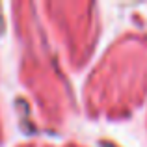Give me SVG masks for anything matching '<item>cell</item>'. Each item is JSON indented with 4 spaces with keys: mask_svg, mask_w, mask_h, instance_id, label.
Here are the masks:
<instances>
[{
    "mask_svg": "<svg viewBox=\"0 0 147 147\" xmlns=\"http://www.w3.org/2000/svg\"><path fill=\"white\" fill-rule=\"evenodd\" d=\"M100 147H115V145H112V144H108V142H102V144H100Z\"/></svg>",
    "mask_w": 147,
    "mask_h": 147,
    "instance_id": "1",
    "label": "cell"
}]
</instances>
